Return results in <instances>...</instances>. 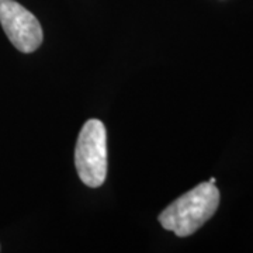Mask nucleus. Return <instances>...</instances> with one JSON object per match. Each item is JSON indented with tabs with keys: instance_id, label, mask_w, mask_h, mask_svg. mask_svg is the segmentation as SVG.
Returning <instances> with one entry per match:
<instances>
[{
	"instance_id": "obj_1",
	"label": "nucleus",
	"mask_w": 253,
	"mask_h": 253,
	"mask_svg": "<svg viewBox=\"0 0 253 253\" xmlns=\"http://www.w3.org/2000/svg\"><path fill=\"white\" fill-rule=\"evenodd\" d=\"M219 206V190L204 181L191 189L159 214L161 225L184 238L194 234L212 217Z\"/></svg>"
},
{
	"instance_id": "obj_2",
	"label": "nucleus",
	"mask_w": 253,
	"mask_h": 253,
	"mask_svg": "<svg viewBox=\"0 0 253 253\" xmlns=\"http://www.w3.org/2000/svg\"><path fill=\"white\" fill-rule=\"evenodd\" d=\"M75 166L81 180L100 187L107 176V134L104 124L91 118L81 129L75 148Z\"/></svg>"
},
{
	"instance_id": "obj_3",
	"label": "nucleus",
	"mask_w": 253,
	"mask_h": 253,
	"mask_svg": "<svg viewBox=\"0 0 253 253\" xmlns=\"http://www.w3.org/2000/svg\"><path fill=\"white\" fill-rule=\"evenodd\" d=\"M0 24L20 52L31 54L42 42V28L37 17L14 0H0Z\"/></svg>"
}]
</instances>
